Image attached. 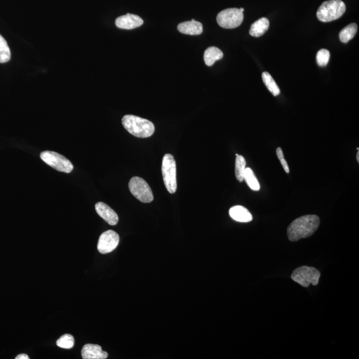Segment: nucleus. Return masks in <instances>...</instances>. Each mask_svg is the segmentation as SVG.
Returning <instances> with one entry per match:
<instances>
[{
	"label": "nucleus",
	"instance_id": "nucleus-23",
	"mask_svg": "<svg viewBox=\"0 0 359 359\" xmlns=\"http://www.w3.org/2000/svg\"><path fill=\"white\" fill-rule=\"evenodd\" d=\"M317 63L321 67H325L329 63L330 53L327 49H322L319 50L317 54Z\"/></svg>",
	"mask_w": 359,
	"mask_h": 359
},
{
	"label": "nucleus",
	"instance_id": "nucleus-17",
	"mask_svg": "<svg viewBox=\"0 0 359 359\" xmlns=\"http://www.w3.org/2000/svg\"><path fill=\"white\" fill-rule=\"evenodd\" d=\"M356 32H357L356 24L354 23L349 24V25L341 30L340 34H339V39H340L341 42L347 43L353 39Z\"/></svg>",
	"mask_w": 359,
	"mask_h": 359
},
{
	"label": "nucleus",
	"instance_id": "nucleus-1",
	"mask_svg": "<svg viewBox=\"0 0 359 359\" xmlns=\"http://www.w3.org/2000/svg\"><path fill=\"white\" fill-rule=\"evenodd\" d=\"M320 225V219L316 215H306L297 218L288 227L289 240L297 242L310 237Z\"/></svg>",
	"mask_w": 359,
	"mask_h": 359
},
{
	"label": "nucleus",
	"instance_id": "nucleus-13",
	"mask_svg": "<svg viewBox=\"0 0 359 359\" xmlns=\"http://www.w3.org/2000/svg\"><path fill=\"white\" fill-rule=\"evenodd\" d=\"M178 30L182 34L197 36L203 32V26L200 22L192 19V21H185L178 24Z\"/></svg>",
	"mask_w": 359,
	"mask_h": 359
},
{
	"label": "nucleus",
	"instance_id": "nucleus-21",
	"mask_svg": "<svg viewBox=\"0 0 359 359\" xmlns=\"http://www.w3.org/2000/svg\"><path fill=\"white\" fill-rule=\"evenodd\" d=\"M11 52L5 39L0 35V63H7L10 60Z\"/></svg>",
	"mask_w": 359,
	"mask_h": 359
},
{
	"label": "nucleus",
	"instance_id": "nucleus-3",
	"mask_svg": "<svg viewBox=\"0 0 359 359\" xmlns=\"http://www.w3.org/2000/svg\"><path fill=\"white\" fill-rule=\"evenodd\" d=\"M346 11V6L341 0H329L323 2L317 12V17L322 22H330L340 18Z\"/></svg>",
	"mask_w": 359,
	"mask_h": 359
},
{
	"label": "nucleus",
	"instance_id": "nucleus-15",
	"mask_svg": "<svg viewBox=\"0 0 359 359\" xmlns=\"http://www.w3.org/2000/svg\"><path fill=\"white\" fill-rule=\"evenodd\" d=\"M269 27V21L266 17H262L256 21L251 25L249 30V34L251 36L260 37L263 36L268 31Z\"/></svg>",
	"mask_w": 359,
	"mask_h": 359
},
{
	"label": "nucleus",
	"instance_id": "nucleus-9",
	"mask_svg": "<svg viewBox=\"0 0 359 359\" xmlns=\"http://www.w3.org/2000/svg\"><path fill=\"white\" fill-rule=\"evenodd\" d=\"M119 234L113 230L102 233L98 239L97 249L102 254H107L115 250L119 244Z\"/></svg>",
	"mask_w": 359,
	"mask_h": 359
},
{
	"label": "nucleus",
	"instance_id": "nucleus-12",
	"mask_svg": "<svg viewBox=\"0 0 359 359\" xmlns=\"http://www.w3.org/2000/svg\"><path fill=\"white\" fill-rule=\"evenodd\" d=\"M82 355L84 359H105L108 357V353L102 351L100 345L93 344L83 346Z\"/></svg>",
	"mask_w": 359,
	"mask_h": 359
},
{
	"label": "nucleus",
	"instance_id": "nucleus-28",
	"mask_svg": "<svg viewBox=\"0 0 359 359\" xmlns=\"http://www.w3.org/2000/svg\"><path fill=\"white\" fill-rule=\"evenodd\" d=\"M240 10L241 12H244V8H240Z\"/></svg>",
	"mask_w": 359,
	"mask_h": 359
},
{
	"label": "nucleus",
	"instance_id": "nucleus-8",
	"mask_svg": "<svg viewBox=\"0 0 359 359\" xmlns=\"http://www.w3.org/2000/svg\"><path fill=\"white\" fill-rule=\"evenodd\" d=\"M238 8H228L222 11L217 15L218 25L225 29H234L239 27L244 20V14Z\"/></svg>",
	"mask_w": 359,
	"mask_h": 359
},
{
	"label": "nucleus",
	"instance_id": "nucleus-26",
	"mask_svg": "<svg viewBox=\"0 0 359 359\" xmlns=\"http://www.w3.org/2000/svg\"><path fill=\"white\" fill-rule=\"evenodd\" d=\"M30 357L28 356V354H20L17 355L15 359H29Z\"/></svg>",
	"mask_w": 359,
	"mask_h": 359
},
{
	"label": "nucleus",
	"instance_id": "nucleus-7",
	"mask_svg": "<svg viewBox=\"0 0 359 359\" xmlns=\"http://www.w3.org/2000/svg\"><path fill=\"white\" fill-rule=\"evenodd\" d=\"M321 273L312 267L302 266L293 271L292 279L304 288H308L311 284L317 286L319 284Z\"/></svg>",
	"mask_w": 359,
	"mask_h": 359
},
{
	"label": "nucleus",
	"instance_id": "nucleus-4",
	"mask_svg": "<svg viewBox=\"0 0 359 359\" xmlns=\"http://www.w3.org/2000/svg\"><path fill=\"white\" fill-rule=\"evenodd\" d=\"M164 183L168 192L174 194L177 190L176 164L174 157L170 154L164 156L162 164Z\"/></svg>",
	"mask_w": 359,
	"mask_h": 359
},
{
	"label": "nucleus",
	"instance_id": "nucleus-24",
	"mask_svg": "<svg viewBox=\"0 0 359 359\" xmlns=\"http://www.w3.org/2000/svg\"><path fill=\"white\" fill-rule=\"evenodd\" d=\"M280 162H281V165L283 166L285 171H286L287 174H289L290 173V168H289L288 164L287 163L286 159H282Z\"/></svg>",
	"mask_w": 359,
	"mask_h": 359
},
{
	"label": "nucleus",
	"instance_id": "nucleus-22",
	"mask_svg": "<svg viewBox=\"0 0 359 359\" xmlns=\"http://www.w3.org/2000/svg\"><path fill=\"white\" fill-rule=\"evenodd\" d=\"M57 345L59 347L63 348V349H70L73 347L75 340L74 337L71 335L65 334L61 336L60 339L57 341Z\"/></svg>",
	"mask_w": 359,
	"mask_h": 359
},
{
	"label": "nucleus",
	"instance_id": "nucleus-5",
	"mask_svg": "<svg viewBox=\"0 0 359 359\" xmlns=\"http://www.w3.org/2000/svg\"><path fill=\"white\" fill-rule=\"evenodd\" d=\"M131 194L137 200L143 203H150L154 200L152 189L144 179L140 177H133L129 184Z\"/></svg>",
	"mask_w": 359,
	"mask_h": 359
},
{
	"label": "nucleus",
	"instance_id": "nucleus-20",
	"mask_svg": "<svg viewBox=\"0 0 359 359\" xmlns=\"http://www.w3.org/2000/svg\"><path fill=\"white\" fill-rule=\"evenodd\" d=\"M246 161L242 155H236L235 173L238 181H244L245 170H246Z\"/></svg>",
	"mask_w": 359,
	"mask_h": 359
},
{
	"label": "nucleus",
	"instance_id": "nucleus-19",
	"mask_svg": "<svg viewBox=\"0 0 359 359\" xmlns=\"http://www.w3.org/2000/svg\"><path fill=\"white\" fill-rule=\"evenodd\" d=\"M262 80L267 88L273 94V96L279 95L280 89L279 87L277 86V83H275L270 74L268 73V72H264L262 73Z\"/></svg>",
	"mask_w": 359,
	"mask_h": 359
},
{
	"label": "nucleus",
	"instance_id": "nucleus-25",
	"mask_svg": "<svg viewBox=\"0 0 359 359\" xmlns=\"http://www.w3.org/2000/svg\"><path fill=\"white\" fill-rule=\"evenodd\" d=\"M276 153H277L278 159H279V161H281V160L284 159V155L283 150H282L281 148L279 147V148H277Z\"/></svg>",
	"mask_w": 359,
	"mask_h": 359
},
{
	"label": "nucleus",
	"instance_id": "nucleus-11",
	"mask_svg": "<svg viewBox=\"0 0 359 359\" xmlns=\"http://www.w3.org/2000/svg\"><path fill=\"white\" fill-rule=\"evenodd\" d=\"M95 210L98 215L109 224L115 225L119 222L117 214L106 203L101 202L96 203Z\"/></svg>",
	"mask_w": 359,
	"mask_h": 359
},
{
	"label": "nucleus",
	"instance_id": "nucleus-14",
	"mask_svg": "<svg viewBox=\"0 0 359 359\" xmlns=\"http://www.w3.org/2000/svg\"><path fill=\"white\" fill-rule=\"evenodd\" d=\"M229 214L233 220L238 222H249L253 219V216L249 210L242 206H235L231 208Z\"/></svg>",
	"mask_w": 359,
	"mask_h": 359
},
{
	"label": "nucleus",
	"instance_id": "nucleus-18",
	"mask_svg": "<svg viewBox=\"0 0 359 359\" xmlns=\"http://www.w3.org/2000/svg\"><path fill=\"white\" fill-rule=\"evenodd\" d=\"M244 181L246 182L247 185L254 191H258L260 189V185L254 173L250 168H246L245 170Z\"/></svg>",
	"mask_w": 359,
	"mask_h": 359
},
{
	"label": "nucleus",
	"instance_id": "nucleus-16",
	"mask_svg": "<svg viewBox=\"0 0 359 359\" xmlns=\"http://www.w3.org/2000/svg\"><path fill=\"white\" fill-rule=\"evenodd\" d=\"M224 54L220 49L216 47H210L208 48L203 55V60L206 65L208 66H212L216 61L220 60L223 58Z\"/></svg>",
	"mask_w": 359,
	"mask_h": 359
},
{
	"label": "nucleus",
	"instance_id": "nucleus-27",
	"mask_svg": "<svg viewBox=\"0 0 359 359\" xmlns=\"http://www.w3.org/2000/svg\"><path fill=\"white\" fill-rule=\"evenodd\" d=\"M356 160H357V162L359 163V152L356 154Z\"/></svg>",
	"mask_w": 359,
	"mask_h": 359
},
{
	"label": "nucleus",
	"instance_id": "nucleus-2",
	"mask_svg": "<svg viewBox=\"0 0 359 359\" xmlns=\"http://www.w3.org/2000/svg\"><path fill=\"white\" fill-rule=\"evenodd\" d=\"M122 124L130 134L138 138L150 137L154 134L155 131L154 124L152 122L137 116H124Z\"/></svg>",
	"mask_w": 359,
	"mask_h": 359
},
{
	"label": "nucleus",
	"instance_id": "nucleus-6",
	"mask_svg": "<svg viewBox=\"0 0 359 359\" xmlns=\"http://www.w3.org/2000/svg\"><path fill=\"white\" fill-rule=\"evenodd\" d=\"M40 158L45 164L58 171L70 173L73 170V165L69 160L54 151H44L41 153Z\"/></svg>",
	"mask_w": 359,
	"mask_h": 359
},
{
	"label": "nucleus",
	"instance_id": "nucleus-10",
	"mask_svg": "<svg viewBox=\"0 0 359 359\" xmlns=\"http://www.w3.org/2000/svg\"><path fill=\"white\" fill-rule=\"evenodd\" d=\"M144 21L139 15L127 14L122 15L116 19L115 24L117 28L123 30H133L141 27Z\"/></svg>",
	"mask_w": 359,
	"mask_h": 359
}]
</instances>
